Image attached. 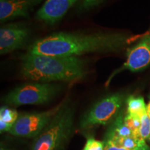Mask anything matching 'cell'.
I'll use <instances>...</instances> for the list:
<instances>
[{
    "instance_id": "cell-4",
    "label": "cell",
    "mask_w": 150,
    "mask_h": 150,
    "mask_svg": "<svg viewBox=\"0 0 150 150\" xmlns=\"http://www.w3.org/2000/svg\"><path fill=\"white\" fill-rule=\"evenodd\" d=\"M59 89V86L49 83H26L11 91L4 101L15 106L44 104L51 101Z\"/></svg>"
},
{
    "instance_id": "cell-3",
    "label": "cell",
    "mask_w": 150,
    "mask_h": 150,
    "mask_svg": "<svg viewBox=\"0 0 150 150\" xmlns=\"http://www.w3.org/2000/svg\"><path fill=\"white\" fill-rule=\"evenodd\" d=\"M74 110L63 102L50 122L36 137L31 150H59L72 132Z\"/></svg>"
},
{
    "instance_id": "cell-9",
    "label": "cell",
    "mask_w": 150,
    "mask_h": 150,
    "mask_svg": "<svg viewBox=\"0 0 150 150\" xmlns=\"http://www.w3.org/2000/svg\"><path fill=\"white\" fill-rule=\"evenodd\" d=\"M76 1L77 0H46L37 12V18L46 24H56Z\"/></svg>"
},
{
    "instance_id": "cell-7",
    "label": "cell",
    "mask_w": 150,
    "mask_h": 150,
    "mask_svg": "<svg viewBox=\"0 0 150 150\" xmlns=\"http://www.w3.org/2000/svg\"><path fill=\"white\" fill-rule=\"evenodd\" d=\"M150 65V30L142 35L138 40V42L129 49L127 52V61L119 69L114 71L106 81L109 85L112 79L124 70L138 72L145 70Z\"/></svg>"
},
{
    "instance_id": "cell-8",
    "label": "cell",
    "mask_w": 150,
    "mask_h": 150,
    "mask_svg": "<svg viewBox=\"0 0 150 150\" xmlns=\"http://www.w3.org/2000/svg\"><path fill=\"white\" fill-rule=\"evenodd\" d=\"M29 36V29L24 25L9 24L2 26L0 29V54H8L22 47Z\"/></svg>"
},
{
    "instance_id": "cell-16",
    "label": "cell",
    "mask_w": 150,
    "mask_h": 150,
    "mask_svg": "<svg viewBox=\"0 0 150 150\" xmlns=\"http://www.w3.org/2000/svg\"><path fill=\"white\" fill-rule=\"evenodd\" d=\"M0 150H11L9 149L8 147H7L6 146H5L3 143H1V147H0Z\"/></svg>"
},
{
    "instance_id": "cell-12",
    "label": "cell",
    "mask_w": 150,
    "mask_h": 150,
    "mask_svg": "<svg viewBox=\"0 0 150 150\" xmlns=\"http://www.w3.org/2000/svg\"><path fill=\"white\" fill-rule=\"evenodd\" d=\"M104 142V150H150L149 147L147 145V144L134 149H127V148L121 147V146L116 145L115 142H112V140L110 139L109 137L106 136V135L105 136Z\"/></svg>"
},
{
    "instance_id": "cell-2",
    "label": "cell",
    "mask_w": 150,
    "mask_h": 150,
    "mask_svg": "<svg viewBox=\"0 0 150 150\" xmlns=\"http://www.w3.org/2000/svg\"><path fill=\"white\" fill-rule=\"evenodd\" d=\"M86 62L77 56H56L28 52L22 57L24 79L40 83L73 81L84 77Z\"/></svg>"
},
{
    "instance_id": "cell-13",
    "label": "cell",
    "mask_w": 150,
    "mask_h": 150,
    "mask_svg": "<svg viewBox=\"0 0 150 150\" xmlns=\"http://www.w3.org/2000/svg\"><path fill=\"white\" fill-rule=\"evenodd\" d=\"M104 142L95 140L93 136L87 138L86 145L82 150H104Z\"/></svg>"
},
{
    "instance_id": "cell-10",
    "label": "cell",
    "mask_w": 150,
    "mask_h": 150,
    "mask_svg": "<svg viewBox=\"0 0 150 150\" xmlns=\"http://www.w3.org/2000/svg\"><path fill=\"white\" fill-rule=\"evenodd\" d=\"M42 0H0V20L5 22L17 18L28 17Z\"/></svg>"
},
{
    "instance_id": "cell-11",
    "label": "cell",
    "mask_w": 150,
    "mask_h": 150,
    "mask_svg": "<svg viewBox=\"0 0 150 150\" xmlns=\"http://www.w3.org/2000/svg\"><path fill=\"white\" fill-rule=\"evenodd\" d=\"M18 113L16 110L11 109L6 106H3L0 109V131L1 133L9 132L13 125L18 117Z\"/></svg>"
},
{
    "instance_id": "cell-14",
    "label": "cell",
    "mask_w": 150,
    "mask_h": 150,
    "mask_svg": "<svg viewBox=\"0 0 150 150\" xmlns=\"http://www.w3.org/2000/svg\"><path fill=\"white\" fill-rule=\"evenodd\" d=\"M104 0H83V2L81 4V8L84 10L94 8L102 3Z\"/></svg>"
},
{
    "instance_id": "cell-5",
    "label": "cell",
    "mask_w": 150,
    "mask_h": 150,
    "mask_svg": "<svg viewBox=\"0 0 150 150\" xmlns=\"http://www.w3.org/2000/svg\"><path fill=\"white\" fill-rule=\"evenodd\" d=\"M123 102L124 96L120 93L112 94L102 99L83 116L80 127L88 129L97 125H106L118 115Z\"/></svg>"
},
{
    "instance_id": "cell-6",
    "label": "cell",
    "mask_w": 150,
    "mask_h": 150,
    "mask_svg": "<svg viewBox=\"0 0 150 150\" xmlns=\"http://www.w3.org/2000/svg\"><path fill=\"white\" fill-rule=\"evenodd\" d=\"M63 103L47 111L20 114L9 133L13 136L25 138L37 137L59 111Z\"/></svg>"
},
{
    "instance_id": "cell-1",
    "label": "cell",
    "mask_w": 150,
    "mask_h": 150,
    "mask_svg": "<svg viewBox=\"0 0 150 150\" xmlns=\"http://www.w3.org/2000/svg\"><path fill=\"white\" fill-rule=\"evenodd\" d=\"M139 38L136 35L122 33L90 34L54 33L35 40L29 46V53L56 56H77L95 52H117L122 51Z\"/></svg>"
},
{
    "instance_id": "cell-15",
    "label": "cell",
    "mask_w": 150,
    "mask_h": 150,
    "mask_svg": "<svg viewBox=\"0 0 150 150\" xmlns=\"http://www.w3.org/2000/svg\"><path fill=\"white\" fill-rule=\"evenodd\" d=\"M147 112H148V115H149V119H150V95H149V102H148V104L147 105ZM149 140L150 141V137L149 138Z\"/></svg>"
}]
</instances>
